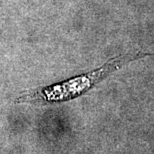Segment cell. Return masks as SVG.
Here are the masks:
<instances>
[{"label": "cell", "mask_w": 154, "mask_h": 154, "mask_svg": "<svg viewBox=\"0 0 154 154\" xmlns=\"http://www.w3.org/2000/svg\"><path fill=\"white\" fill-rule=\"evenodd\" d=\"M151 53L142 51H134L125 55H120L111 58L99 68L92 71L72 77L65 81L52 84L35 90L24 92L20 94L14 101L16 103H36V104H51L60 103L74 99L85 94L95 85L105 79L111 73L121 68L123 65L137 60L139 58L149 56Z\"/></svg>", "instance_id": "obj_1"}]
</instances>
